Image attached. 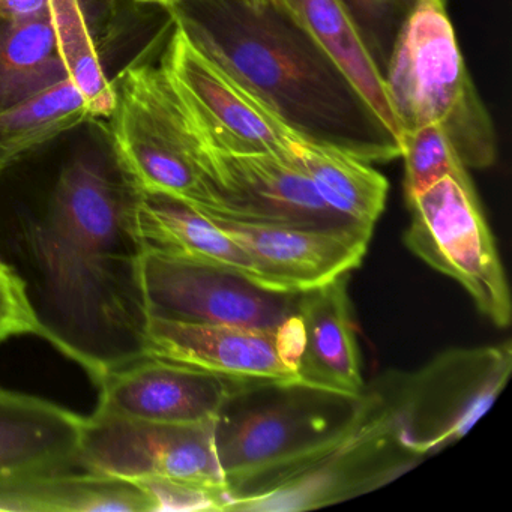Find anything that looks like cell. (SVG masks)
<instances>
[{
    "label": "cell",
    "mask_w": 512,
    "mask_h": 512,
    "mask_svg": "<svg viewBox=\"0 0 512 512\" xmlns=\"http://www.w3.org/2000/svg\"><path fill=\"white\" fill-rule=\"evenodd\" d=\"M290 11L311 37L337 62L338 67L364 95L374 112L400 140L385 80L365 49L341 0H277Z\"/></svg>",
    "instance_id": "obj_22"
},
{
    "label": "cell",
    "mask_w": 512,
    "mask_h": 512,
    "mask_svg": "<svg viewBox=\"0 0 512 512\" xmlns=\"http://www.w3.org/2000/svg\"><path fill=\"white\" fill-rule=\"evenodd\" d=\"M512 371L511 341L454 349L395 377L398 440L419 457L460 440L493 406Z\"/></svg>",
    "instance_id": "obj_7"
},
{
    "label": "cell",
    "mask_w": 512,
    "mask_h": 512,
    "mask_svg": "<svg viewBox=\"0 0 512 512\" xmlns=\"http://www.w3.org/2000/svg\"><path fill=\"white\" fill-rule=\"evenodd\" d=\"M203 215L244 248L263 286L278 292H307L349 274L364 260L373 233L250 223L217 212Z\"/></svg>",
    "instance_id": "obj_13"
},
{
    "label": "cell",
    "mask_w": 512,
    "mask_h": 512,
    "mask_svg": "<svg viewBox=\"0 0 512 512\" xmlns=\"http://www.w3.org/2000/svg\"><path fill=\"white\" fill-rule=\"evenodd\" d=\"M446 0H416L383 74L401 133L436 124L467 169L496 163L497 139L458 47Z\"/></svg>",
    "instance_id": "obj_3"
},
{
    "label": "cell",
    "mask_w": 512,
    "mask_h": 512,
    "mask_svg": "<svg viewBox=\"0 0 512 512\" xmlns=\"http://www.w3.org/2000/svg\"><path fill=\"white\" fill-rule=\"evenodd\" d=\"M148 356L200 368L235 382H298L274 332L232 325L149 319Z\"/></svg>",
    "instance_id": "obj_15"
},
{
    "label": "cell",
    "mask_w": 512,
    "mask_h": 512,
    "mask_svg": "<svg viewBox=\"0 0 512 512\" xmlns=\"http://www.w3.org/2000/svg\"><path fill=\"white\" fill-rule=\"evenodd\" d=\"M56 49L67 79L88 104L95 121L112 115L115 88L107 79L80 0H49Z\"/></svg>",
    "instance_id": "obj_24"
},
{
    "label": "cell",
    "mask_w": 512,
    "mask_h": 512,
    "mask_svg": "<svg viewBox=\"0 0 512 512\" xmlns=\"http://www.w3.org/2000/svg\"><path fill=\"white\" fill-rule=\"evenodd\" d=\"M143 292L149 319L232 325L277 332L298 313L301 293L266 289L227 266L145 251Z\"/></svg>",
    "instance_id": "obj_9"
},
{
    "label": "cell",
    "mask_w": 512,
    "mask_h": 512,
    "mask_svg": "<svg viewBox=\"0 0 512 512\" xmlns=\"http://www.w3.org/2000/svg\"><path fill=\"white\" fill-rule=\"evenodd\" d=\"M137 229L145 251L218 263L263 286L256 266L244 248L214 221L181 200L142 191L137 208Z\"/></svg>",
    "instance_id": "obj_20"
},
{
    "label": "cell",
    "mask_w": 512,
    "mask_h": 512,
    "mask_svg": "<svg viewBox=\"0 0 512 512\" xmlns=\"http://www.w3.org/2000/svg\"><path fill=\"white\" fill-rule=\"evenodd\" d=\"M206 167L214 205L199 209L202 214L217 212L250 223L365 229L332 209L290 158L208 148Z\"/></svg>",
    "instance_id": "obj_12"
},
{
    "label": "cell",
    "mask_w": 512,
    "mask_h": 512,
    "mask_svg": "<svg viewBox=\"0 0 512 512\" xmlns=\"http://www.w3.org/2000/svg\"><path fill=\"white\" fill-rule=\"evenodd\" d=\"M86 122H95L70 80L10 109L0 110V178L46 145Z\"/></svg>",
    "instance_id": "obj_23"
},
{
    "label": "cell",
    "mask_w": 512,
    "mask_h": 512,
    "mask_svg": "<svg viewBox=\"0 0 512 512\" xmlns=\"http://www.w3.org/2000/svg\"><path fill=\"white\" fill-rule=\"evenodd\" d=\"M367 400L301 382H239L215 418L218 461L232 490L343 433Z\"/></svg>",
    "instance_id": "obj_6"
},
{
    "label": "cell",
    "mask_w": 512,
    "mask_h": 512,
    "mask_svg": "<svg viewBox=\"0 0 512 512\" xmlns=\"http://www.w3.org/2000/svg\"><path fill=\"white\" fill-rule=\"evenodd\" d=\"M290 160L335 211L373 230L382 215L389 184L367 161L328 146L298 140Z\"/></svg>",
    "instance_id": "obj_21"
},
{
    "label": "cell",
    "mask_w": 512,
    "mask_h": 512,
    "mask_svg": "<svg viewBox=\"0 0 512 512\" xmlns=\"http://www.w3.org/2000/svg\"><path fill=\"white\" fill-rule=\"evenodd\" d=\"M421 460L398 440L395 376H391L367 389L364 407L343 433L229 490L227 511L323 508L382 487Z\"/></svg>",
    "instance_id": "obj_4"
},
{
    "label": "cell",
    "mask_w": 512,
    "mask_h": 512,
    "mask_svg": "<svg viewBox=\"0 0 512 512\" xmlns=\"http://www.w3.org/2000/svg\"><path fill=\"white\" fill-rule=\"evenodd\" d=\"M410 224L404 244L427 265L454 278L497 328L511 323L508 280L475 185L451 176L406 199Z\"/></svg>",
    "instance_id": "obj_8"
},
{
    "label": "cell",
    "mask_w": 512,
    "mask_h": 512,
    "mask_svg": "<svg viewBox=\"0 0 512 512\" xmlns=\"http://www.w3.org/2000/svg\"><path fill=\"white\" fill-rule=\"evenodd\" d=\"M0 511L157 512L152 494L137 482L73 469L0 476Z\"/></svg>",
    "instance_id": "obj_18"
},
{
    "label": "cell",
    "mask_w": 512,
    "mask_h": 512,
    "mask_svg": "<svg viewBox=\"0 0 512 512\" xmlns=\"http://www.w3.org/2000/svg\"><path fill=\"white\" fill-rule=\"evenodd\" d=\"M134 2H140V4H152V5H160V7H170V5L175 4L176 0H134Z\"/></svg>",
    "instance_id": "obj_28"
},
{
    "label": "cell",
    "mask_w": 512,
    "mask_h": 512,
    "mask_svg": "<svg viewBox=\"0 0 512 512\" xmlns=\"http://www.w3.org/2000/svg\"><path fill=\"white\" fill-rule=\"evenodd\" d=\"M140 196L107 143L71 152L43 187H0V260L22 280L40 337L95 385L148 356Z\"/></svg>",
    "instance_id": "obj_1"
},
{
    "label": "cell",
    "mask_w": 512,
    "mask_h": 512,
    "mask_svg": "<svg viewBox=\"0 0 512 512\" xmlns=\"http://www.w3.org/2000/svg\"><path fill=\"white\" fill-rule=\"evenodd\" d=\"M65 79L49 0H0V110Z\"/></svg>",
    "instance_id": "obj_19"
},
{
    "label": "cell",
    "mask_w": 512,
    "mask_h": 512,
    "mask_svg": "<svg viewBox=\"0 0 512 512\" xmlns=\"http://www.w3.org/2000/svg\"><path fill=\"white\" fill-rule=\"evenodd\" d=\"M214 430L215 419L163 424L94 412L83 427L77 466L133 482L164 479L227 488Z\"/></svg>",
    "instance_id": "obj_10"
},
{
    "label": "cell",
    "mask_w": 512,
    "mask_h": 512,
    "mask_svg": "<svg viewBox=\"0 0 512 512\" xmlns=\"http://www.w3.org/2000/svg\"><path fill=\"white\" fill-rule=\"evenodd\" d=\"M298 314L304 331L298 382L340 394H364L367 388L353 334L347 275L302 292Z\"/></svg>",
    "instance_id": "obj_17"
},
{
    "label": "cell",
    "mask_w": 512,
    "mask_h": 512,
    "mask_svg": "<svg viewBox=\"0 0 512 512\" xmlns=\"http://www.w3.org/2000/svg\"><path fill=\"white\" fill-rule=\"evenodd\" d=\"M85 416L0 386V476L74 469Z\"/></svg>",
    "instance_id": "obj_16"
},
{
    "label": "cell",
    "mask_w": 512,
    "mask_h": 512,
    "mask_svg": "<svg viewBox=\"0 0 512 512\" xmlns=\"http://www.w3.org/2000/svg\"><path fill=\"white\" fill-rule=\"evenodd\" d=\"M160 67L187 107L203 143L230 154L292 158L298 137L236 85L173 22Z\"/></svg>",
    "instance_id": "obj_11"
},
{
    "label": "cell",
    "mask_w": 512,
    "mask_h": 512,
    "mask_svg": "<svg viewBox=\"0 0 512 512\" xmlns=\"http://www.w3.org/2000/svg\"><path fill=\"white\" fill-rule=\"evenodd\" d=\"M400 148V158L404 161L406 199L418 196L445 176L472 187L469 169L464 166L439 125L428 124L401 133Z\"/></svg>",
    "instance_id": "obj_25"
},
{
    "label": "cell",
    "mask_w": 512,
    "mask_h": 512,
    "mask_svg": "<svg viewBox=\"0 0 512 512\" xmlns=\"http://www.w3.org/2000/svg\"><path fill=\"white\" fill-rule=\"evenodd\" d=\"M112 82L115 109L101 128L125 175L145 193L166 194L196 211L214 205L208 148L163 68L136 62Z\"/></svg>",
    "instance_id": "obj_5"
},
{
    "label": "cell",
    "mask_w": 512,
    "mask_h": 512,
    "mask_svg": "<svg viewBox=\"0 0 512 512\" xmlns=\"http://www.w3.org/2000/svg\"><path fill=\"white\" fill-rule=\"evenodd\" d=\"M28 334L40 337V323L19 275L0 260V343Z\"/></svg>",
    "instance_id": "obj_27"
},
{
    "label": "cell",
    "mask_w": 512,
    "mask_h": 512,
    "mask_svg": "<svg viewBox=\"0 0 512 512\" xmlns=\"http://www.w3.org/2000/svg\"><path fill=\"white\" fill-rule=\"evenodd\" d=\"M239 382L166 359L146 358L107 373L100 415L163 424H194L217 418Z\"/></svg>",
    "instance_id": "obj_14"
},
{
    "label": "cell",
    "mask_w": 512,
    "mask_h": 512,
    "mask_svg": "<svg viewBox=\"0 0 512 512\" xmlns=\"http://www.w3.org/2000/svg\"><path fill=\"white\" fill-rule=\"evenodd\" d=\"M365 49L380 74H385L398 35L416 0H341Z\"/></svg>",
    "instance_id": "obj_26"
},
{
    "label": "cell",
    "mask_w": 512,
    "mask_h": 512,
    "mask_svg": "<svg viewBox=\"0 0 512 512\" xmlns=\"http://www.w3.org/2000/svg\"><path fill=\"white\" fill-rule=\"evenodd\" d=\"M167 10L293 136L367 163L400 158L398 137L277 0H176Z\"/></svg>",
    "instance_id": "obj_2"
}]
</instances>
